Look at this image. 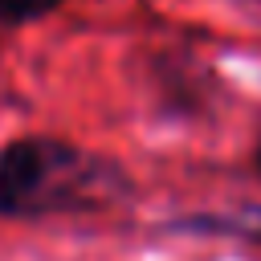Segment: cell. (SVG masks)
<instances>
[{"label": "cell", "instance_id": "obj_1", "mask_svg": "<svg viewBox=\"0 0 261 261\" xmlns=\"http://www.w3.org/2000/svg\"><path fill=\"white\" fill-rule=\"evenodd\" d=\"M69 167V159L49 143H16L0 155V208L24 212L45 208L53 179Z\"/></svg>", "mask_w": 261, "mask_h": 261}, {"label": "cell", "instance_id": "obj_2", "mask_svg": "<svg viewBox=\"0 0 261 261\" xmlns=\"http://www.w3.org/2000/svg\"><path fill=\"white\" fill-rule=\"evenodd\" d=\"M53 8V0H0V16L4 20H29L37 12Z\"/></svg>", "mask_w": 261, "mask_h": 261}]
</instances>
